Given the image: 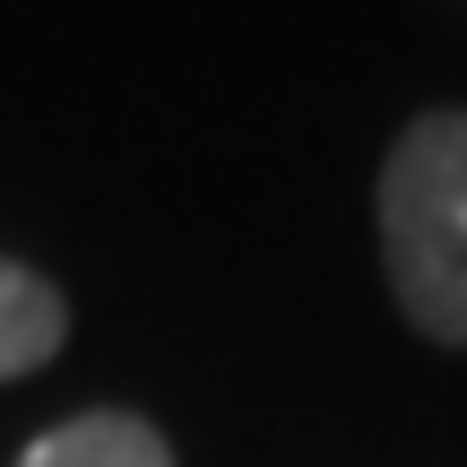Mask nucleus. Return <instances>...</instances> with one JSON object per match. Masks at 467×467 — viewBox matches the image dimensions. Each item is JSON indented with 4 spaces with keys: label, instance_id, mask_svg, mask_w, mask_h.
Wrapping results in <instances>:
<instances>
[{
    "label": "nucleus",
    "instance_id": "obj_1",
    "mask_svg": "<svg viewBox=\"0 0 467 467\" xmlns=\"http://www.w3.org/2000/svg\"><path fill=\"white\" fill-rule=\"evenodd\" d=\"M381 268L433 347H467V113H416L381 156Z\"/></svg>",
    "mask_w": 467,
    "mask_h": 467
},
{
    "label": "nucleus",
    "instance_id": "obj_3",
    "mask_svg": "<svg viewBox=\"0 0 467 467\" xmlns=\"http://www.w3.org/2000/svg\"><path fill=\"white\" fill-rule=\"evenodd\" d=\"M69 337V303L52 277H35L26 260H0V381L44 372Z\"/></svg>",
    "mask_w": 467,
    "mask_h": 467
},
{
    "label": "nucleus",
    "instance_id": "obj_2",
    "mask_svg": "<svg viewBox=\"0 0 467 467\" xmlns=\"http://www.w3.org/2000/svg\"><path fill=\"white\" fill-rule=\"evenodd\" d=\"M17 467H173L165 433L148 416H121V407H87V416L52 424L44 441H26Z\"/></svg>",
    "mask_w": 467,
    "mask_h": 467
}]
</instances>
